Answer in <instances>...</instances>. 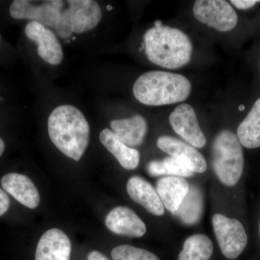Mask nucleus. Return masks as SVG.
<instances>
[{
  "label": "nucleus",
  "instance_id": "nucleus-13",
  "mask_svg": "<svg viewBox=\"0 0 260 260\" xmlns=\"http://www.w3.org/2000/svg\"><path fill=\"white\" fill-rule=\"evenodd\" d=\"M71 242L59 229H49L38 243L35 260H70Z\"/></svg>",
  "mask_w": 260,
  "mask_h": 260
},
{
  "label": "nucleus",
  "instance_id": "nucleus-22",
  "mask_svg": "<svg viewBox=\"0 0 260 260\" xmlns=\"http://www.w3.org/2000/svg\"><path fill=\"white\" fill-rule=\"evenodd\" d=\"M147 171L151 177H189L194 173L172 157H167L160 160H152L148 164Z\"/></svg>",
  "mask_w": 260,
  "mask_h": 260
},
{
  "label": "nucleus",
  "instance_id": "nucleus-30",
  "mask_svg": "<svg viewBox=\"0 0 260 260\" xmlns=\"http://www.w3.org/2000/svg\"><path fill=\"white\" fill-rule=\"evenodd\" d=\"M259 236H260V220H259Z\"/></svg>",
  "mask_w": 260,
  "mask_h": 260
},
{
  "label": "nucleus",
  "instance_id": "nucleus-23",
  "mask_svg": "<svg viewBox=\"0 0 260 260\" xmlns=\"http://www.w3.org/2000/svg\"><path fill=\"white\" fill-rule=\"evenodd\" d=\"M111 255L113 260H160L151 251L127 244L116 246Z\"/></svg>",
  "mask_w": 260,
  "mask_h": 260
},
{
  "label": "nucleus",
  "instance_id": "nucleus-7",
  "mask_svg": "<svg viewBox=\"0 0 260 260\" xmlns=\"http://www.w3.org/2000/svg\"><path fill=\"white\" fill-rule=\"evenodd\" d=\"M64 3L59 0L46 1L34 5L27 0H15L10 7V15L16 20L26 19L55 30L63 11Z\"/></svg>",
  "mask_w": 260,
  "mask_h": 260
},
{
  "label": "nucleus",
  "instance_id": "nucleus-8",
  "mask_svg": "<svg viewBox=\"0 0 260 260\" xmlns=\"http://www.w3.org/2000/svg\"><path fill=\"white\" fill-rule=\"evenodd\" d=\"M169 121L173 129L189 145L202 148L206 144V138L200 128L194 109L189 104H181L175 108Z\"/></svg>",
  "mask_w": 260,
  "mask_h": 260
},
{
  "label": "nucleus",
  "instance_id": "nucleus-14",
  "mask_svg": "<svg viewBox=\"0 0 260 260\" xmlns=\"http://www.w3.org/2000/svg\"><path fill=\"white\" fill-rule=\"evenodd\" d=\"M1 184L7 192L30 209H35L40 203L37 186L26 176L10 173L2 178Z\"/></svg>",
  "mask_w": 260,
  "mask_h": 260
},
{
  "label": "nucleus",
  "instance_id": "nucleus-4",
  "mask_svg": "<svg viewBox=\"0 0 260 260\" xmlns=\"http://www.w3.org/2000/svg\"><path fill=\"white\" fill-rule=\"evenodd\" d=\"M213 167L219 180L228 186L239 182L244 171V158L242 145L237 135L223 130L213 140Z\"/></svg>",
  "mask_w": 260,
  "mask_h": 260
},
{
  "label": "nucleus",
  "instance_id": "nucleus-6",
  "mask_svg": "<svg viewBox=\"0 0 260 260\" xmlns=\"http://www.w3.org/2000/svg\"><path fill=\"white\" fill-rule=\"evenodd\" d=\"M193 14L200 23L220 32L230 31L238 23L237 13L224 0H198L193 7Z\"/></svg>",
  "mask_w": 260,
  "mask_h": 260
},
{
  "label": "nucleus",
  "instance_id": "nucleus-5",
  "mask_svg": "<svg viewBox=\"0 0 260 260\" xmlns=\"http://www.w3.org/2000/svg\"><path fill=\"white\" fill-rule=\"evenodd\" d=\"M212 224L223 255L229 259L237 258L245 249L248 242L242 223L237 219L217 213L212 218Z\"/></svg>",
  "mask_w": 260,
  "mask_h": 260
},
{
  "label": "nucleus",
  "instance_id": "nucleus-19",
  "mask_svg": "<svg viewBox=\"0 0 260 260\" xmlns=\"http://www.w3.org/2000/svg\"><path fill=\"white\" fill-rule=\"evenodd\" d=\"M237 137L241 145L246 148L260 147V98L254 103L245 119L239 124Z\"/></svg>",
  "mask_w": 260,
  "mask_h": 260
},
{
  "label": "nucleus",
  "instance_id": "nucleus-21",
  "mask_svg": "<svg viewBox=\"0 0 260 260\" xmlns=\"http://www.w3.org/2000/svg\"><path fill=\"white\" fill-rule=\"evenodd\" d=\"M213 244L205 234H194L184 241L178 260H210Z\"/></svg>",
  "mask_w": 260,
  "mask_h": 260
},
{
  "label": "nucleus",
  "instance_id": "nucleus-18",
  "mask_svg": "<svg viewBox=\"0 0 260 260\" xmlns=\"http://www.w3.org/2000/svg\"><path fill=\"white\" fill-rule=\"evenodd\" d=\"M99 140L124 169L133 170L139 165L140 152L122 143L112 130L103 129L99 135Z\"/></svg>",
  "mask_w": 260,
  "mask_h": 260
},
{
  "label": "nucleus",
  "instance_id": "nucleus-26",
  "mask_svg": "<svg viewBox=\"0 0 260 260\" xmlns=\"http://www.w3.org/2000/svg\"><path fill=\"white\" fill-rule=\"evenodd\" d=\"M87 260H109L100 251H92L89 253Z\"/></svg>",
  "mask_w": 260,
  "mask_h": 260
},
{
  "label": "nucleus",
  "instance_id": "nucleus-28",
  "mask_svg": "<svg viewBox=\"0 0 260 260\" xmlns=\"http://www.w3.org/2000/svg\"><path fill=\"white\" fill-rule=\"evenodd\" d=\"M239 110L243 111L244 109H245V107H244V106L241 105L240 107L239 108Z\"/></svg>",
  "mask_w": 260,
  "mask_h": 260
},
{
  "label": "nucleus",
  "instance_id": "nucleus-16",
  "mask_svg": "<svg viewBox=\"0 0 260 260\" xmlns=\"http://www.w3.org/2000/svg\"><path fill=\"white\" fill-rule=\"evenodd\" d=\"M189 182L184 178L164 177L156 183V191L164 208L174 214L189 190Z\"/></svg>",
  "mask_w": 260,
  "mask_h": 260
},
{
  "label": "nucleus",
  "instance_id": "nucleus-15",
  "mask_svg": "<svg viewBox=\"0 0 260 260\" xmlns=\"http://www.w3.org/2000/svg\"><path fill=\"white\" fill-rule=\"evenodd\" d=\"M126 191L133 201L142 205L149 213L156 216L165 213V208L156 189L143 178L138 176L130 178L126 184Z\"/></svg>",
  "mask_w": 260,
  "mask_h": 260
},
{
  "label": "nucleus",
  "instance_id": "nucleus-29",
  "mask_svg": "<svg viewBox=\"0 0 260 260\" xmlns=\"http://www.w3.org/2000/svg\"><path fill=\"white\" fill-rule=\"evenodd\" d=\"M107 8H108V10H111V9H110V8H112V7H111V6H108V7H107Z\"/></svg>",
  "mask_w": 260,
  "mask_h": 260
},
{
  "label": "nucleus",
  "instance_id": "nucleus-10",
  "mask_svg": "<svg viewBox=\"0 0 260 260\" xmlns=\"http://www.w3.org/2000/svg\"><path fill=\"white\" fill-rule=\"evenodd\" d=\"M157 145L164 153L181 162L193 173L206 172L207 162L200 152L191 145L171 136H161Z\"/></svg>",
  "mask_w": 260,
  "mask_h": 260
},
{
  "label": "nucleus",
  "instance_id": "nucleus-3",
  "mask_svg": "<svg viewBox=\"0 0 260 260\" xmlns=\"http://www.w3.org/2000/svg\"><path fill=\"white\" fill-rule=\"evenodd\" d=\"M191 90V83L186 77L165 71L147 72L140 75L133 86V94L138 102L155 107L184 102Z\"/></svg>",
  "mask_w": 260,
  "mask_h": 260
},
{
  "label": "nucleus",
  "instance_id": "nucleus-24",
  "mask_svg": "<svg viewBox=\"0 0 260 260\" xmlns=\"http://www.w3.org/2000/svg\"><path fill=\"white\" fill-rule=\"evenodd\" d=\"M10 205L9 196L3 189L0 188V216L6 213V212L9 209Z\"/></svg>",
  "mask_w": 260,
  "mask_h": 260
},
{
  "label": "nucleus",
  "instance_id": "nucleus-20",
  "mask_svg": "<svg viewBox=\"0 0 260 260\" xmlns=\"http://www.w3.org/2000/svg\"><path fill=\"white\" fill-rule=\"evenodd\" d=\"M203 212L202 191L198 186L192 185L174 215L186 225H194L201 219Z\"/></svg>",
  "mask_w": 260,
  "mask_h": 260
},
{
  "label": "nucleus",
  "instance_id": "nucleus-1",
  "mask_svg": "<svg viewBox=\"0 0 260 260\" xmlns=\"http://www.w3.org/2000/svg\"><path fill=\"white\" fill-rule=\"evenodd\" d=\"M48 132L53 144L66 156L78 161L88 148L90 126L78 108H55L48 119Z\"/></svg>",
  "mask_w": 260,
  "mask_h": 260
},
{
  "label": "nucleus",
  "instance_id": "nucleus-17",
  "mask_svg": "<svg viewBox=\"0 0 260 260\" xmlns=\"http://www.w3.org/2000/svg\"><path fill=\"white\" fill-rule=\"evenodd\" d=\"M110 126L117 138L130 148L141 145L148 131L146 119L140 114L128 119L112 120Z\"/></svg>",
  "mask_w": 260,
  "mask_h": 260
},
{
  "label": "nucleus",
  "instance_id": "nucleus-25",
  "mask_svg": "<svg viewBox=\"0 0 260 260\" xmlns=\"http://www.w3.org/2000/svg\"><path fill=\"white\" fill-rule=\"evenodd\" d=\"M258 3H260V1L257 0H232L231 1V3L239 10L249 9Z\"/></svg>",
  "mask_w": 260,
  "mask_h": 260
},
{
  "label": "nucleus",
  "instance_id": "nucleus-27",
  "mask_svg": "<svg viewBox=\"0 0 260 260\" xmlns=\"http://www.w3.org/2000/svg\"><path fill=\"white\" fill-rule=\"evenodd\" d=\"M5 148V142L0 138V156L4 153Z\"/></svg>",
  "mask_w": 260,
  "mask_h": 260
},
{
  "label": "nucleus",
  "instance_id": "nucleus-9",
  "mask_svg": "<svg viewBox=\"0 0 260 260\" xmlns=\"http://www.w3.org/2000/svg\"><path fill=\"white\" fill-rule=\"evenodd\" d=\"M28 39L37 44L39 56L52 65L60 64L64 57L62 47L54 32L37 22H29L25 28Z\"/></svg>",
  "mask_w": 260,
  "mask_h": 260
},
{
  "label": "nucleus",
  "instance_id": "nucleus-12",
  "mask_svg": "<svg viewBox=\"0 0 260 260\" xmlns=\"http://www.w3.org/2000/svg\"><path fill=\"white\" fill-rule=\"evenodd\" d=\"M105 224L111 232L126 237H142L147 231L144 222L127 207H116L111 210L106 218Z\"/></svg>",
  "mask_w": 260,
  "mask_h": 260
},
{
  "label": "nucleus",
  "instance_id": "nucleus-11",
  "mask_svg": "<svg viewBox=\"0 0 260 260\" xmlns=\"http://www.w3.org/2000/svg\"><path fill=\"white\" fill-rule=\"evenodd\" d=\"M68 4L73 34L90 31L100 23L102 11L96 1L70 0Z\"/></svg>",
  "mask_w": 260,
  "mask_h": 260
},
{
  "label": "nucleus",
  "instance_id": "nucleus-2",
  "mask_svg": "<svg viewBox=\"0 0 260 260\" xmlns=\"http://www.w3.org/2000/svg\"><path fill=\"white\" fill-rule=\"evenodd\" d=\"M145 51L149 61L167 68L178 69L190 61L192 44L179 29L162 25L156 20L144 35Z\"/></svg>",
  "mask_w": 260,
  "mask_h": 260
}]
</instances>
